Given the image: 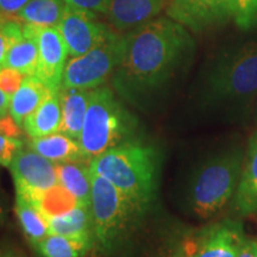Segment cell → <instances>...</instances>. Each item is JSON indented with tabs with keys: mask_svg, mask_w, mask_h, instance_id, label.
Wrapping results in <instances>:
<instances>
[{
	"mask_svg": "<svg viewBox=\"0 0 257 257\" xmlns=\"http://www.w3.org/2000/svg\"><path fill=\"white\" fill-rule=\"evenodd\" d=\"M192 48V38L181 24L152 19L124 36L123 56L112 75L114 88L128 100L150 94L174 75Z\"/></svg>",
	"mask_w": 257,
	"mask_h": 257,
	"instance_id": "1",
	"label": "cell"
},
{
	"mask_svg": "<svg viewBox=\"0 0 257 257\" xmlns=\"http://www.w3.org/2000/svg\"><path fill=\"white\" fill-rule=\"evenodd\" d=\"M89 169L107 179L144 211L155 195L159 154L152 146L125 142L91 160Z\"/></svg>",
	"mask_w": 257,
	"mask_h": 257,
	"instance_id": "2",
	"label": "cell"
},
{
	"mask_svg": "<svg viewBox=\"0 0 257 257\" xmlns=\"http://www.w3.org/2000/svg\"><path fill=\"white\" fill-rule=\"evenodd\" d=\"M131 115L120 104L111 88L98 87L91 91V99L79 138L87 162L111 148L119 146L130 136Z\"/></svg>",
	"mask_w": 257,
	"mask_h": 257,
	"instance_id": "3",
	"label": "cell"
},
{
	"mask_svg": "<svg viewBox=\"0 0 257 257\" xmlns=\"http://www.w3.org/2000/svg\"><path fill=\"white\" fill-rule=\"evenodd\" d=\"M244 156L239 149L214 157L193 179L189 205L202 219L213 217L234 197L242 173Z\"/></svg>",
	"mask_w": 257,
	"mask_h": 257,
	"instance_id": "4",
	"label": "cell"
},
{
	"mask_svg": "<svg viewBox=\"0 0 257 257\" xmlns=\"http://www.w3.org/2000/svg\"><path fill=\"white\" fill-rule=\"evenodd\" d=\"M91 211L93 233L106 248L123 238L133 221L144 212L107 179L95 173H92Z\"/></svg>",
	"mask_w": 257,
	"mask_h": 257,
	"instance_id": "5",
	"label": "cell"
},
{
	"mask_svg": "<svg viewBox=\"0 0 257 257\" xmlns=\"http://www.w3.org/2000/svg\"><path fill=\"white\" fill-rule=\"evenodd\" d=\"M124 51V36L110 31L100 43L78 57H70L63 72L61 88L91 89L100 87L113 75Z\"/></svg>",
	"mask_w": 257,
	"mask_h": 257,
	"instance_id": "6",
	"label": "cell"
},
{
	"mask_svg": "<svg viewBox=\"0 0 257 257\" xmlns=\"http://www.w3.org/2000/svg\"><path fill=\"white\" fill-rule=\"evenodd\" d=\"M212 98L240 100L257 91V42L246 44L216 67L208 80Z\"/></svg>",
	"mask_w": 257,
	"mask_h": 257,
	"instance_id": "7",
	"label": "cell"
},
{
	"mask_svg": "<svg viewBox=\"0 0 257 257\" xmlns=\"http://www.w3.org/2000/svg\"><path fill=\"white\" fill-rule=\"evenodd\" d=\"M66 42L68 55L78 57L86 54L106 37L111 30L96 19L94 12L66 4L59 27Z\"/></svg>",
	"mask_w": 257,
	"mask_h": 257,
	"instance_id": "8",
	"label": "cell"
},
{
	"mask_svg": "<svg viewBox=\"0 0 257 257\" xmlns=\"http://www.w3.org/2000/svg\"><path fill=\"white\" fill-rule=\"evenodd\" d=\"M14 178L16 192L25 198H30L42 191L59 184L56 163L28 149H22L10 165Z\"/></svg>",
	"mask_w": 257,
	"mask_h": 257,
	"instance_id": "9",
	"label": "cell"
},
{
	"mask_svg": "<svg viewBox=\"0 0 257 257\" xmlns=\"http://www.w3.org/2000/svg\"><path fill=\"white\" fill-rule=\"evenodd\" d=\"M242 230L234 224L212 225L184 240L179 257H237Z\"/></svg>",
	"mask_w": 257,
	"mask_h": 257,
	"instance_id": "10",
	"label": "cell"
},
{
	"mask_svg": "<svg viewBox=\"0 0 257 257\" xmlns=\"http://www.w3.org/2000/svg\"><path fill=\"white\" fill-rule=\"evenodd\" d=\"M234 0H170L167 15L189 30L199 32L233 17Z\"/></svg>",
	"mask_w": 257,
	"mask_h": 257,
	"instance_id": "11",
	"label": "cell"
},
{
	"mask_svg": "<svg viewBox=\"0 0 257 257\" xmlns=\"http://www.w3.org/2000/svg\"><path fill=\"white\" fill-rule=\"evenodd\" d=\"M38 63L36 76L53 91H60L67 64L66 42L57 27H38Z\"/></svg>",
	"mask_w": 257,
	"mask_h": 257,
	"instance_id": "12",
	"label": "cell"
},
{
	"mask_svg": "<svg viewBox=\"0 0 257 257\" xmlns=\"http://www.w3.org/2000/svg\"><path fill=\"white\" fill-rule=\"evenodd\" d=\"M166 0H112L107 18L118 31H133L160 14Z\"/></svg>",
	"mask_w": 257,
	"mask_h": 257,
	"instance_id": "13",
	"label": "cell"
},
{
	"mask_svg": "<svg viewBox=\"0 0 257 257\" xmlns=\"http://www.w3.org/2000/svg\"><path fill=\"white\" fill-rule=\"evenodd\" d=\"M234 208L240 216L257 213V133L249 143L242 173L233 197Z\"/></svg>",
	"mask_w": 257,
	"mask_h": 257,
	"instance_id": "14",
	"label": "cell"
},
{
	"mask_svg": "<svg viewBox=\"0 0 257 257\" xmlns=\"http://www.w3.org/2000/svg\"><path fill=\"white\" fill-rule=\"evenodd\" d=\"M91 91L79 88L60 89L61 112H62L60 133L79 141L87 113Z\"/></svg>",
	"mask_w": 257,
	"mask_h": 257,
	"instance_id": "15",
	"label": "cell"
},
{
	"mask_svg": "<svg viewBox=\"0 0 257 257\" xmlns=\"http://www.w3.org/2000/svg\"><path fill=\"white\" fill-rule=\"evenodd\" d=\"M62 112H61L60 91L49 89L37 110L29 115L23 123L24 133L30 138L48 136L60 133Z\"/></svg>",
	"mask_w": 257,
	"mask_h": 257,
	"instance_id": "16",
	"label": "cell"
},
{
	"mask_svg": "<svg viewBox=\"0 0 257 257\" xmlns=\"http://www.w3.org/2000/svg\"><path fill=\"white\" fill-rule=\"evenodd\" d=\"M28 147L54 163L86 161L79 141L62 133L30 138Z\"/></svg>",
	"mask_w": 257,
	"mask_h": 257,
	"instance_id": "17",
	"label": "cell"
},
{
	"mask_svg": "<svg viewBox=\"0 0 257 257\" xmlns=\"http://www.w3.org/2000/svg\"><path fill=\"white\" fill-rule=\"evenodd\" d=\"M37 25L24 23L23 36L10 47L5 67L18 70L23 75H36L38 63Z\"/></svg>",
	"mask_w": 257,
	"mask_h": 257,
	"instance_id": "18",
	"label": "cell"
},
{
	"mask_svg": "<svg viewBox=\"0 0 257 257\" xmlns=\"http://www.w3.org/2000/svg\"><path fill=\"white\" fill-rule=\"evenodd\" d=\"M48 92L49 88L36 75L25 76L10 101V115L22 128L24 120L37 110Z\"/></svg>",
	"mask_w": 257,
	"mask_h": 257,
	"instance_id": "19",
	"label": "cell"
},
{
	"mask_svg": "<svg viewBox=\"0 0 257 257\" xmlns=\"http://www.w3.org/2000/svg\"><path fill=\"white\" fill-rule=\"evenodd\" d=\"M86 161L79 162L56 163V173L59 184L68 189L79 202L85 206L91 207L92 193V173Z\"/></svg>",
	"mask_w": 257,
	"mask_h": 257,
	"instance_id": "20",
	"label": "cell"
},
{
	"mask_svg": "<svg viewBox=\"0 0 257 257\" xmlns=\"http://www.w3.org/2000/svg\"><path fill=\"white\" fill-rule=\"evenodd\" d=\"M27 199L40 210L47 219L68 213L81 205L76 197H74L68 189H66L60 184L54 185L53 187Z\"/></svg>",
	"mask_w": 257,
	"mask_h": 257,
	"instance_id": "21",
	"label": "cell"
},
{
	"mask_svg": "<svg viewBox=\"0 0 257 257\" xmlns=\"http://www.w3.org/2000/svg\"><path fill=\"white\" fill-rule=\"evenodd\" d=\"M92 246V236L48 234L36 248L43 257H82Z\"/></svg>",
	"mask_w": 257,
	"mask_h": 257,
	"instance_id": "22",
	"label": "cell"
},
{
	"mask_svg": "<svg viewBox=\"0 0 257 257\" xmlns=\"http://www.w3.org/2000/svg\"><path fill=\"white\" fill-rule=\"evenodd\" d=\"M49 234L61 236H92L93 218L89 206L80 205L68 213L49 218Z\"/></svg>",
	"mask_w": 257,
	"mask_h": 257,
	"instance_id": "23",
	"label": "cell"
},
{
	"mask_svg": "<svg viewBox=\"0 0 257 257\" xmlns=\"http://www.w3.org/2000/svg\"><path fill=\"white\" fill-rule=\"evenodd\" d=\"M66 9V0H31L17 14L23 23L38 27H59Z\"/></svg>",
	"mask_w": 257,
	"mask_h": 257,
	"instance_id": "24",
	"label": "cell"
},
{
	"mask_svg": "<svg viewBox=\"0 0 257 257\" xmlns=\"http://www.w3.org/2000/svg\"><path fill=\"white\" fill-rule=\"evenodd\" d=\"M16 213L25 236L35 245L49 234L47 218L23 195L17 194L16 197Z\"/></svg>",
	"mask_w": 257,
	"mask_h": 257,
	"instance_id": "25",
	"label": "cell"
},
{
	"mask_svg": "<svg viewBox=\"0 0 257 257\" xmlns=\"http://www.w3.org/2000/svg\"><path fill=\"white\" fill-rule=\"evenodd\" d=\"M23 24L17 15L0 12V69L5 67L10 47L23 36Z\"/></svg>",
	"mask_w": 257,
	"mask_h": 257,
	"instance_id": "26",
	"label": "cell"
},
{
	"mask_svg": "<svg viewBox=\"0 0 257 257\" xmlns=\"http://www.w3.org/2000/svg\"><path fill=\"white\" fill-rule=\"evenodd\" d=\"M233 19L242 29L257 24V0H234Z\"/></svg>",
	"mask_w": 257,
	"mask_h": 257,
	"instance_id": "27",
	"label": "cell"
},
{
	"mask_svg": "<svg viewBox=\"0 0 257 257\" xmlns=\"http://www.w3.org/2000/svg\"><path fill=\"white\" fill-rule=\"evenodd\" d=\"M24 148L21 138L9 137L0 134V166L10 167L16 155Z\"/></svg>",
	"mask_w": 257,
	"mask_h": 257,
	"instance_id": "28",
	"label": "cell"
},
{
	"mask_svg": "<svg viewBox=\"0 0 257 257\" xmlns=\"http://www.w3.org/2000/svg\"><path fill=\"white\" fill-rule=\"evenodd\" d=\"M24 78L25 75L19 73L18 70L4 67L0 69V89L10 98H12V95L22 85Z\"/></svg>",
	"mask_w": 257,
	"mask_h": 257,
	"instance_id": "29",
	"label": "cell"
},
{
	"mask_svg": "<svg viewBox=\"0 0 257 257\" xmlns=\"http://www.w3.org/2000/svg\"><path fill=\"white\" fill-rule=\"evenodd\" d=\"M112 0H66V4L68 5L104 15H107Z\"/></svg>",
	"mask_w": 257,
	"mask_h": 257,
	"instance_id": "30",
	"label": "cell"
},
{
	"mask_svg": "<svg viewBox=\"0 0 257 257\" xmlns=\"http://www.w3.org/2000/svg\"><path fill=\"white\" fill-rule=\"evenodd\" d=\"M0 134L9 137L21 138L23 133H22V126H19L14 118L8 114L0 118Z\"/></svg>",
	"mask_w": 257,
	"mask_h": 257,
	"instance_id": "31",
	"label": "cell"
},
{
	"mask_svg": "<svg viewBox=\"0 0 257 257\" xmlns=\"http://www.w3.org/2000/svg\"><path fill=\"white\" fill-rule=\"evenodd\" d=\"M31 0H0V12L8 15H17Z\"/></svg>",
	"mask_w": 257,
	"mask_h": 257,
	"instance_id": "32",
	"label": "cell"
},
{
	"mask_svg": "<svg viewBox=\"0 0 257 257\" xmlns=\"http://www.w3.org/2000/svg\"><path fill=\"white\" fill-rule=\"evenodd\" d=\"M237 257H257V240L246 238L243 234Z\"/></svg>",
	"mask_w": 257,
	"mask_h": 257,
	"instance_id": "33",
	"label": "cell"
},
{
	"mask_svg": "<svg viewBox=\"0 0 257 257\" xmlns=\"http://www.w3.org/2000/svg\"><path fill=\"white\" fill-rule=\"evenodd\" d=\"M10 101H11V98L0 89V118L10 113Z\"/></svg>",
	"mask_w": 257,
	"mask_h": 257,
	"instance_id": "34",
	"label": "cell"
},
{
	"mask_svg": "<svg viewBox=\"0 0 257 257\" xmlns=\"http://www.w3.org/2000/svg\"><path fill=\"white\" fill-rule=\"evenodd\" d=\"M0 257H23L14 250H0Z\"/></svg>",
	"mask_w": 257,
	"mask_h": 257,
	"instance_id": "35",
	"label": "cell"
},
{
	"mask_svg": "<svg viewBox=\"0 0 257 257\" xmlns=\"http://www.w3.org/2000/svg\"><path fill=\"white\" fill-rule=\"evenodd\" d=\"M4 216H5V211H4V208H3L2 202H0V221L4 219Z\"/></svg>",
	"mask_w": 257,
	"mask_h": 257,
	"instance_id": "36",
	"label": "cell"
},
{
	"mask_svg": "<svg viewBox=\"0 0 257 257\" xmlns=\"http://www.w3.org/2000/svg\"><path fill=\"white\" fill-rule=\"evenodd\" d=\"M174 257H179V255H175V256H174Z\"/></svg>",
	"mask_w": 257,
	"mask_h": 257,
	"instance_id": "37",
	"label": "cell"
}]
</instances>
